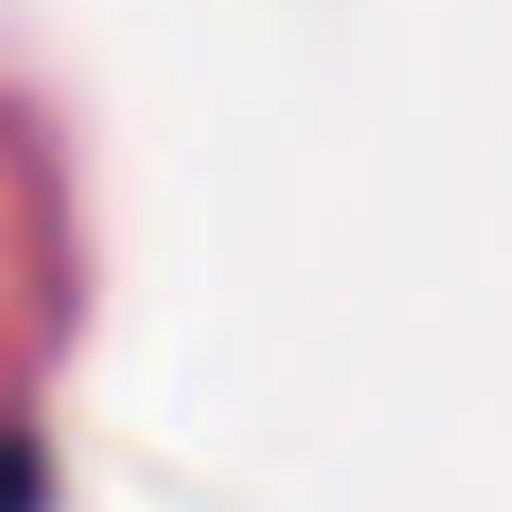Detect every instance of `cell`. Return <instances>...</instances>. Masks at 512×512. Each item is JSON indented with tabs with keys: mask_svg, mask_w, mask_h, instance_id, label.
Masks as SVG:
<instances>
[{
	"mask_svg": "<svg viewBox=\"0 0 512 512\" xmlns=\"http://www.w3.org/2000/svg\"><path fill=\"white\" fill-rule=\"evenodd\" d=\"M0 512H45V450L0 423Z\"/></svg>",
	"mask_w": 512,
	"mask_h": 512,
	"instance_id": "1",
	"label": "cell"
}]
</instances>
